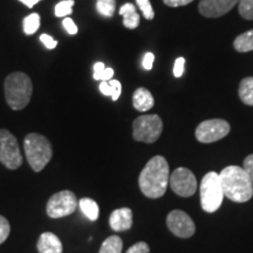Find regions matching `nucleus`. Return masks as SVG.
<instances>
[{
    "instance_id": "obj_1",
    "label": "nucleus",
    "mask_w": 253,
    "mask_h": 253,
    "mask_svg": "<svg viewBox=\"0 0 253 253\" xmlns=\"http://www.w3.org/2000/svg\"><path fill=\"white\" fill-rule=\"evenodd\" d=\"M170 179L169 164L163 156H154L138 177V185L145 197L160 198L166 194Z\"/></svg>"
},
{
    "instance_id": "obj_19",
    "label": "nucleus",
    "mask_w": 253,
    "mask_h": 253,
    "mask_svg": "<svg viewBox=\"0 0 253 253\" xmlns=\"http://www.w3.org/2000/svg\"><path fill=\"white\" fill-rule=\"evenodd\" d=\"M79 207H80L82 212L86 214V217L89 220L94 221L99 218V213H100L99 205H97L96 202L93 201V199L90 198L80 199V202H79Z\"/></svg>"
},
{
    "instance_id": "obj_5",
    "label": "nucleus",
    "mask_w": 253,
    "mask_h": 253,
    "mask_svg": "<svg viewBox=\"0 0 253 253\" xmlns=\"http://www.w3.org/2000/svg\"><path fill=\"white\" fill-rule=\"evenodd\" d=\"M224 196L219 173L210 171L203 177L201 183V205L205 212H216L223 203Z\"/></svg>"
},
{
    "instance_id": "obj_18",
    "label": "nucleus",
    "mask_w": 253,
    "mask_h": 253,
    "mask_svg": "<svg viewBox=\"0 0 253 253\" xmlns=\"http://www.w3.org/2000/svg\"><path fill=\"white\" fill-rule=\"evenodd\" d=\"M235 49L240 53H246L253 50V30L240 34L233 41Z\"/></svg>"
},
{
    "instance_id": "obj_3",
    "label": "nucleus",
    "mask_w": 253,
    "mask_h": 253,
    "mask_svg": "<svg viewBox=\"0 0 253 253\" xmlns=\"http://www.w3.org/2000/svg\"><path fill=\"white\" fill-rule=\"evenodd\" d=\"M5 99L13 110L24 109L30 103L33 84L25 73L14 72L5 79Z\"/></svg>"
},
{
    "instance_id": "obj_11",
    "label": "nucleus",
    "mask_w": 253,
    "mask_h": 253,
    "mask_svg": "<svg viewBox=\"0 0 253 253\" xmlns=\"http://www.w3.org/2000/svg\"><path fill=\"white\" fill-rule=\"evenodd\" d=\"M167 225L172 235L178 238H190L196 232L194 220L182 210H173L168 214Z\"/></svg>"
},
{
    "instance_id": "obj_2",
    "label": "nucleus",
    "mask_w": 253,
    "mask_h": 253,
    "mask_svg": "<svg viewBox=\"0 0 253 253\" xmlns=\"http://www.w3.org/2000/svg\"><path fill=\"white\" fill-rule=\"evenodd\" d=\"M224 196L236 203H245L253 196V183L243 168L230 166L219 173Z\"/></svg>"
},
{
    "instance_id": "obj_8",
    "label": "nucleus",
    "mask_w": 253,
    "mask_h": 253,
    "mask_svg": "<svg viewBox=\"0 0 253 253\" xmlns=\"http://www.w3.org/2000/svg\"><path fill=\"white\" fill-rule=\"evenodd\" d=\"M230 125L225 120L212 119L199 123L195 135L201 143H213L224 138L230 132Z\"/></svg>"
},
{
    "instance_id": "obj_13",
    "label": "nucleus",
    "mask_w": 253,
    "mask_h": 253,
    "mask_svg": "<svg viewBox=\"0 0 253 253\" xmlns=\"http://www.w3.org/2000/svg\"><path fill=\"white\" fill-rule=\"evenodd\" d=\"M109 225L116 232H122L131 229L132 211L129 208H121L113 211L109 217Z\"/></svg>"
},
{
    "instance_id": "obj_16",
    "label": "nucleus",
    "mask_w": 253,
    "mask_h": 253,
    "mask_svg": "<svg viewBox=\"0 0 253 253\" xmlns=\"http://www.w3.org/2000/svg\"><path fill=\"white\" fill-rule=\"evenodd\" d=\"M120 15L123 17V25L129 30H134L140 25V15L136 12V7L130 2H126L120 8Z\"/></svg>"
},
{
    "instance_id": "obj_6",
    "label": "nucleus",
    "mask_w": 253,
    "mask_h": 253,
    "mask_svg": "<svg viewBox=\"0 0 253 253\" xmlns=\"http://www.w3.org/2000/svg\"><path fill=\"white\" fill-rule=\"evenodd\" d=\"M163 130L162 119L156 114L141 115L132 123L134 140L144 143H155Z\"/></svg>"
},
{
    "instance_id": "obj_7",
    "label": "nucleus",
    "mask_w": 253,
    "mask_h": 253,
    "mask_svg": "<svg viewBox=\"0 0 253 253\" xmlns=\"http://www.w3.org/2000/svg\"><path fill=\"white\" fill-rule=\"evenodd\" d=\"M0 162L9 170L18 169L23 164L17 138L7 129H0Z\"/></svg>"
},
{
    "instance_id": "obj_28",
    "label": "nucleus",
    "mask_w": 253,
    "mask_h": 253,
    "mask_svg": "<svg viewBox=\"0 0 253 253\" xmlns=\"http://www.w3.org/2000/svg\"><path fill=\"white\" fill-rule=\"evenodd\" d=\"M108 82H109L110 87H112V90H113V94H112L113 101L119 100L120 95H121V91H122L121 84H120V81L114 80V79H112V80H109Z\"/></svg>"
},
{
    "instance_id": "obj_37",
    "label": "nucleus",
    "mask_w": 253,
    "mask_h": 253,
    "mask_svg": "<svg viewBox=\"0 0 253 253\" xmlns=\"http://www.w3.org/2000/svg\"><path fill=\"white\" fill-rule=\"evenodd\" d=\"M114 75V69L113 68H107L104 69L102 75H101V80L100 81H109L113 79Z\"/></svg>"
},
{
    "instance_id": "obj_31",
    "label": "nucleus",
    "mask_w": 253,
    "mask_h": 253,
    "mask_svg": "<svg viewBox=\"0 0 253 253\" xmlns=\"http://www.w3.org/2000/svg\"><path fill=\"white\" fill-rule=\"evenodd\" d=\"M40 41L46 46V48L48 49H54L56 45H58V41L53 39V38L48 36V34H41Z\"/></svg>"
},
{
    "instance_id": "obj_27",
    "label": "nucleus",
    "mask_w": 253,
    "mask_h": 253,
    "mask_svg": "<svg viewBox=\"0 0 253 253\" xmlns=\"http://www.w3.org/2000/svg\"><path fill=\"white\" fill-rule=\"evenodd\" d=\"M126 253H150V248L147 243L140 242L132 245Z\"/></svg>"
},
{
    "instance_id": "obj_20",
    "label": "nucleus",
    "mask_w": 253,
    "mask_h": 253,
    "mask_svg": "<svg viewBox=\"0 0 253 253\" xmlns=\"http://www.w3.org/2000/svg\"><path fill=\"white\" fill-rule=\"evenodd\" d=\"M123 242L119 236H110L101 245L99 253H122Z\"/></svg>"
},
{
    "instance_id": "obj_36",
    "label": "nucleus",
    "mask_w": 253,
    "mask_h": 253,
    "mask_svg": "<svg viewBox=\"0 0 253 253\" xmlns=\"http://www.w3.org/2000/svg\"><path fill=\"white\" fill-rule=\"evenodd\" d=\"M100 90H101V93H102L103 95H106V96H112V94H113L112 87H110L108 81L101 82V84H100Z\"/></svg>"
},
{
    "instance_id": "obj_17",
    "label": "nucleus",
    "mask_w": 253,
    "mask_h": 253,
    "mask_svg": "<svg viewBox=\"0 0 253 253\" xmlns=\"http://www.w3.org/2000/svg\"><path fill=\"white\" fill-rule=\"evenodd\" d=\"M239 97L248 106H253V77L243 79L239 84Z\"/></svg>"
},
{
    "instance_id": "obj_24",
    "label": "nucleus",
    "mask_w": 253,
    "mask_h": 253,
    "mask_svg": "<svg viewBox=\"0 0 253 253\" xmlns=\"http://www.w3.org/2000/svg\"><path fill=\"white\" fill-rule=\"evenodd\" d=\"M239 14L246 20H253V0H239Z\"/></svg>"
},
{
    "instance_id": "obj_10",
    "label": "nucleus",
    "mask_w": 253,
    "mask_h": 253,
    "mask_svg": "<svg viewBox=\"0 0 253 253\" xmlns=\"http://www.w3.org/2000/svg\"><path fill=\"white\" fill-rule=\"evenodd\" d=\"M172 191L179 197H191L197 190V179L191 170L177 168L169 179Z\"/></svg>"
},
{
    "instance_id": "obj_25",
    "label": "nucleus",
    "mask_w": 253,
    "mask_h": 253,
    "mask_svg": "<svg viewBox=\"0 0 253 253\" xmlns=\"http://www.w3.org/2000/svg\"><path fill=\"white\" fill-rule=\"evenodd\" d=\"M136 4H137L138 8L141 9L143 17L147 20H153L155 17V12L153 6H151L150 0H136Z\"/></svg>"
},
{
    "instance_id": "obj_34",
    "label": "nucleus",
    "mask_w": 253,
    "mask_h": 253,
    "mask_svg": "<svg viewBox=\"0 0 253 253\" xmlns=\"http://www.w3.org/2000/svg\"><path fill=\"white\" fill-rule=\"evenodd\" d=\"M154 60H155V55L153 54V53H147V54L144 55L143 61H142V65H143V68L147 69V71H150V69L153 68Z\"/></svg>"
},
{
    "instance_id": "obj_30",
    "label": "nucleus",
    "mask_w": 253,
    "mask_h": 253,
    "mask_svg": "<svg viewBox=\"0 0 253 253\" xmlns=\"http://www.w3.org/2000/svg\"><path fill=\"white\" fill-rule=\"evenodd\" d=\"M62 25H63V27H65V30L67 31V33L71 34V36H74V34L78 33V26L75 25V23L72 20L71 18L63 19Z\"/></svg>"
},
{
    "instance_id": "obj_26",
    "label": "nucleus",
    "mask_w": 253,
    "mask_h": 253,
    "mask_svg": "<svg viewBox=\"0 0 253 253\" xmlns=\"http://www.w3.org/2000/svg\"><path fill=\"white\" fill-rule=\"evenodd\" d=\"M9 232H11V226L8 220L5 217L0 216V244H2L8 238Z\"/></svg>"
},
{
    "instance_id": "obj_22",
    "label": "nucleus",
    "mask_w": 253,
    "mask_h": 253,
    "mask_svg": "<svg viewBox=\"0 0 253 253\" xmlns=\"http://www.w3.org/2000/svg\"><path fill=\"white\" fill-rule=\"evenodd\" d=\"M116 0H97L96 9L101 15L107 18H112L115 12Z\"/></svg>"
},
{
    "instance_id": "obj_21",
    "label": "nucleus",
    "mask_w": 253,
    "mask_h": 253,
    "mask_svg": "<svg viewBox=\"0 0 253 253\" xmlns=\"http://www.w3.org/2000/svg\"><path fill=\"white\" fill-rule=\"evenodd\" d=\"M23 27L25 34H27V36H32V34L36 33L40 27V15L38 13L27 15L23 21Z\"/></svg>"
},
{
    "instance_id": "obj_29",
    "label": "nucleus",
    "mask_w": 253,
    "mask_h": 253,
    "mask_svg": "<svg viewBox=\"0 0 253 253\" xmlns=\"http://www.w3.org/2000/svg\"><path fill=\"white\" fill-rule=\"evenodd\" d=\"M184 66H185V59L178 58L176 59L175 65H173V75L176 78H181L184 73Z\"/></svg>"
},
{
    "instance_id": "obj_12",
    "label": "nucleus",
    "mask_w": 253,
    "mask_h": 253,
    "mask_svg": "<svg viewBox=\"0 0 253 253\" xmlns=\"http://www.w3.org/2000/svg\"><path fill=\"white\" fill-rule=\"evenodd\" d=\"M239 0H201L198 5L199 13L207 18H219L226 14Z\"/></svg>"
},
{
    "instance_id": "obj_9",
    "label": "nucleus",
    "mask_w": 253,
    "mask_h": 253,
    "mask_svg": "<svg viewBox=\"0 0 253 253\" xmlns=\"http://www.w3.org/2000/svg\"><path fill=\"white\" fill-rule=\"evenodd\" d=\"M77 207L75 195L69 190H62L49 198L46 211L50 218H61L72 214L77 210Z\"/></svg>"
},
{
    "instance_id": "obj_14",
    "label": "nucleus",
    "mask_w": 253,
    "mask_h": 253,
    "mask_svg": "<svg viewBox=\"0 0 253 253\" xmlns=\"http://www.w3.org/2000/svg\"><path fill=\"white\" fill-rule=\"evenodd\" d=\"M39 253H62L63 248L61 240L52 232H43L37 244Z\"/></svg>"
},
{
    "instance_id": "obj_15",
    "label": "nucleus",
    "mask_w": 253,
    "mask_h": 253,
    "mask_svg": "<svg viewBox=\"0 0 253 253\" xmlns=\"http://www.w3.org/2000/svg\"><path fill=\"white\" fill-rule=\"evenodd\" d=\"M155 100L153 94L147 88H137L132 95V106L138 112H148L154 107Z\"/></svg>"
},
{
    "instance_id": "obj_4",
    "label": "nucleus",
    "mask_w": 253,
    "mask_h": 253,
    "mask_svg": "<svg viewBox=\"0 0 253 253\" xmlns=\"http://www.w3.org/2000/svg\"><path fill=\"white\" fill-rule=\"evenodd\" d=\"M24 150L28 163L36 172H40L53 156V148L45 136L31 132L24 140Z\"/></svg>"
},
{
    "instance_id": "obj_35",
    "label": "nucleus",
    "mask_w": 253,
    "mask_h": 253,
    "mask_svg": "<svg viewBox=\"0 0 253 253\" xmlns=\"http://www.w3.org/2000/svg\"><path fill=\"white\" fill-rule=\"evenodd\" d=\"M104 69H106V66H104V63L102 62H96L94 65V80H97L100 81L101 80V75H102V73Z\"/></svg>"
},
{
    "instance_id": "obj_32",
    "label": "nucleus",
    "mask_w": 253,
    "mask_h": 253,
    "mask_svg": "<svg viewBox=\"0 0 253 253\" xmlns=\"http://www.w3.org/2000/svg\"><path fill=\"white\" fill-rule=\"evenodd\" d=\"M243 169L245 170L246 173H248L249 177L251 178V181L253 183V154L249 155V156L245 158L244 167H243Z\"/></svg>"
},
{
    "instance_id": "obj_33",
    "label": "nucleus",
    "mask_w": 253,
    "mask_h": 253,
    "mask_svg": "<svg viewBox=\"0 0 253 253\" xmlns=\"http://www.w3.org/2000/svg\"><path fill=\"white\" fill-rule=\"evenodd\" d=\"M194 0H163V2L169 7H179V6H185L192 2Z\"/></svg>"
},
{
    "instance_id": "obj_23",
    "label": "nucleus",
    "mask_w": 253,
    "mask_h": 253,
    "mask_svg": "<svg viewBox=\"0 0 253 253\" xmlns=\"http://www.w3.org/2000/svg\"><path fill=\"white\" fill-rule=\"evenodd\" d=\"M73 6H74V0H62L55 5V15L59 18L68 17L72 14Z\"/></svg>"
},
{
    "instance_id": "obj_38",
    "label": "nucleus",
    "mask_w": 253,
    "mask_h": 253,
    "mask_svg": "<svg viewBox=\"0 0 253 253\" xmlns=\"http://www.w3.org/2000/svg\"><path fill=\"white\" fill-rule=\"evenodd\" d=\"M19 1L23 2V4H24V5H26L27 7L32 8V7H33L34 5L38 4V2H39V1H41V0H19Z\"/></svg>"
}]
</instances>
